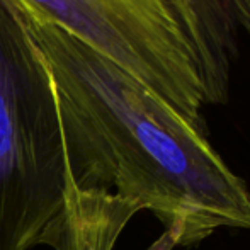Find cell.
I'll list each match as a JSON object with an SVG mask.
<instances>
[{"instance_id":"cell-2","label":"cell","mask_w":250,"mask_h":250,"mask_svg":"<svg viewBox=\"0 0 250 250\" xmlns=\"http://www.w3.org/2000/svg\"><path fill=\"white\" fill-rule=\"evenodd\" d=\"M136 213L77 191L51 73L0 2V250H114Z\"/></svg>"},{"instance_id":"cell-4","label":"cell","mask_w":250,"mask_h":250,"mask_svg":"<svg viewBox=\"0 0 250 250\" xmlns=\"http://www.w3.org/2000/svg\"><path fill=\"white\" fill-rule=\"evenodd\" d=\"M196 56L208 104H225L240 29L250 31L247 0H162Z\"/></svg>"},{"instance_id":"cell-5","label":"cell","mask_w":250,"mask_h":250,"mask_svg":"<svg viewBox=\"0 0 250 250\" xmlns=\"http://www.w3.org/2000/svg\"><path fill=\"white\" fill-rule=\"evenodd\" d=\"M247 5H249V10H250V0H247Z\"/></svg>"},{"instance_id":"cell-1","label":"cell","mask_w":250,"mask_h":250,"mask_svg":"<svg viewBox=\"0 0 250 250\" xmlns=\"http://www.w3.org/2000/svg\"><path fill=\"white\" fill-rule=\"evenodd\" d=\"M3 5L51 73L80 194L150 211L172 244L186 249L223 228L250 230V188L216 151L208 128L58 26Z\"/></svg>"},{"instance_id":"cell-3","label":"cell","mask_w":250,"mask_h":250,"mask_svg":"<svg viewBox=\"0 0 250 250\" xmlns=\"http://www.w3.org/2000/svg\"><path fill=\"white\" fill-rule=\"evenodd\" d=\"M58 26L206 128L196 56L162 0H0Z\"/></svg>"}]
</instances>
